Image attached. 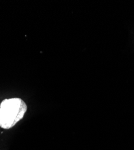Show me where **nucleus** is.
I'll use <instances>...</instances> for the list:
<instances>
[{"label": "nucleus", "mask_w": 134, "mask_h": 150, "mask_svg": "<svg viewBox=\"0 0 134 150\" xmlns=\"http://www.w3.org/2000/svg\"><path fill=\"white\" fill-rule=\"evenodd\" d=\"M27 106L20 98H6L0 105V127L10 129L24 117Z\"/></svg>", "instance_id": "f257e3e1"}, {"label": "nucleus", "mask_w": 134, "mask_h": 150, "mask_svg": "<svg viewBox=\"0 0 134 150\" xmlns=\"http://www.w3.org/2000/svg\"><path fill=\"white\" fill-rule=\"evenodd\" d=\"M0 105H1V102H0Z\"/></svg>", "instance_id": "f03ea898"}]
</instances>
